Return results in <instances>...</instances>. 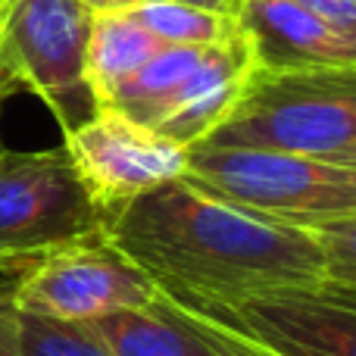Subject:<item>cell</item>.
Listing matches in <instances>:
<instances>
[{"label":"cell","instance_id":"3957f363","mask_svg":"<svg viewBox=\"0 0 356 356\" xmlns=\"http://www.w3.org/2000/svg\"><path fill=\"white\" fill-rule=\"evenodd\" d=\"M184 181L238 209L291 228L356 216V169L259 147H188Z\"/></svg>","mask_w":356,"mask_h":356},{"label":"cell","instance_id":"603a6c76","mask_svg":"<svg viewBox=\"0 0 356 356\" xmlns=\"http://www.w3.org/2000/svg\"><path fill=\"white\" fill-rule=\"evenodd\" d=\"M0 81H3V79H0ZM3 85H6V81H3ZM6 88H10V85H6ZM10 91H13V88H10Z\"/></svg>","mask_w":356,"mask_h":356},{"label":"cell","instance_id":"8992f818","mask_svg":"<svg viewBox=\"0 0 356 356\" xmlns=\"http://www.w3.org/2000/svg\"><path fill=\"white\" fill-rule=\"evenodd\" d=\"M91 19L81 0H10L0 10V79L13 94H38L63 135L97 113L85 72Z\"/></svg>","mask_w":356,"mask_h":356},{"label":"cell","instance_id":"7a4b0ae2","mask_svg":"<svg viewBox=\"0 0 356 356\" xmlns=\"http://www.w3.org/2000/svg\"><path fill=\"white\" fill-rule=\"evenodd\" d=\"M194 147H259L334 160L356 147V66L247 75L232 113Z\"/></svg>","mask_w":356,"mask_h":356},{"label":"cell","instance_id":"ba28073f","mask_svg":"<svg viewBox=\"0 0 356 356\" xmlns=\"http://www.w3.org/2000/svg\"><path fill=\"white\" fill-rule=\"evenodd\" d=\"M63 147L104 219L138 194L188 172V147L116 110H97L63 135Z\"/></svg>","mask_w":356,"mask_h":356},{"label":"cell","instance_id":"e0dca14e","mask_svg":"<svg viewBox=\"0 0 356 356\" xmlns=\"http://www.w3.org/2000/svg\"><path fill=\"white\" fill-rule=\"evenodd\" d=\"M19 307L13 297V282L0 284V356H22L19 353Z\"/></svg>","mask_w":356,"mask_h":356},{"label":"cell","instance_id":"8fae6325","mask_svg":"<svg viewBox=\"0 0 356 356\" xmlns=\"http://www.w3.org/2000/svg\"><path fill=\"white\" fill-rule=\"evenodd\" d=\"M238 22L253 47L257 69L294 72L356 66V50L332 35L300 0H244Z\"/></svg>","mask_w":356,"mask_h":356},{"label":"cell","instance_id":"30bf717a","mask_svg":"<svg viewBox=\"0 0 356 356\" xmlns=\"http://www.w3.org/2000/svg\"><path fill=\"white\" fill-rule=\"evenodd\" d=\"M88 325L113 356H269L222 322L169 300L163 291L144 307L106 313Z\"/></svg>","mask_w":356,"mask_h":356},{"label":"cell","instance_id":"44dd1931","mask_svg":"<svg viewBox=\"0 0 356 356\" xmlns=\"http://www.w3.org/2000/svg\"><path fill=\"white\" fill-rule=\"evenodd\" d=\"M6 97H13V91L3 85V81H0V113H3V100H6ZM0 147H3V138H0Z\"/></svg>","mask_w":356,"mask_h":356},{"label":"cell","instance_id":"4fadbf2b","mask_svg":"<svg viewBox=\"0 0 356 356\" xmlns=\"http://www.w3.org/2000/svg\"><path fill=\"white\" fill-rule=\"evenodd\" d=\"M131 16L160 44H172V47H207V44L225 41L241 29V22L234 19H222L194 6L172 3V0H154L147 6L131 10Z\"/></svg>","mask_w":356,"mask_h":356},{"label":"cell","instance_id":"d6986e66","mask_svg":"<svg viewBox=\"0 0 356 356\" xmlns=\"http://www.w3.org/2000/svg\"><path fill=\"white\" fill-rule=\"evenodd\" d=\"M91 13H131L138 6H147L154 0H81Z\"/></svg>","mask_w":356,"mask_h":356},{"label":"cell","instance_id":"52a82bcc","mask_svg":"<svg viewBox=\"0 0 356 356\" xmlns=\"http://www.w3.org/2000/svg\"><path fill=\"white\" fill-rule=\"evenodd\" d=\"M156 294L160 288L104 238L56 250L13 278L19 309L66 322L144 307Z\"/></svg>","mask_w":356,"mask_h":356},{"label":"cell","instance_id":"ac0fdd59","mask_svg":"<svg viewBox=\"0 0 356 356\" xmlns=\"http://www.w3.org/2000/svg\"><path fill=\"white\" fill-rule=\"evenodd\" d=\"M172 3H184V6H194V10L203 13H213V16L222 19H241V10H244V0H172Z\"/></svg>","mask_w":356,"mask_h":356},{"label":"cell","instance_id":"277c9868","mask_svg":"<svg viewBox=\"0 0 356 356\" xmlns=\"http://www.w3.org/2000/svg\"><path fill=\"white\" fill-rule=\"evenodd\" d=\"M253 66L244 29L207 47L163 44L100 110H116L181 147H194L232 113Z\"/></svg>","mask_w":356,"mask_h":356},{"label":"cell","instance_id":"9c48e42d","mask_svg":"<svg viewBox=\"0 0 356 356\" xmlns=\"http://www.w3.org/2000/svg\"><path fill=\"white\" fill-rule=\"evenodd\" d=\"M269 356H356V291L284 288L203 313Z\"/></svg>","mask_w":356,"mask_h":356},{"label":"cell","instance_id":"2e32d148","mask_svg":"<svg viewBox=\"0 0 356 356\" xmlns=\"http://www.w3.org/2000/svg\"><path fill=\"white\" fill-rule=\"evenodd\" d=\"M332 35L356 50V0H300Z\"/></svg>","mask_w":356,"mask_h":356},{"label":"cell","instance_id":"5bb4252c","mask_svg":"<svg viewBox=\"0 0 356 356\" xmlns=\"http://www.w3.org/2000/svg\"><path fill=\"white\" fill-rule=\"evenodd\" d=\"M19 353L22 356H113L88 322H66L19 309Z\"/></svg>","mask_w":356,"mask_h":356},{"label":"cell","instance_id":"5b68a950","mask_svg":"<svg viewBox=\"0 0 356 356\" xmlns=\"http://www.w3.org/2000/svg\"><path fill=\"white\" fill-rule=\"evenodd\" d=\"M104 238L94 207L66 147H0V275H19L38 259L81 241Z\"/></svg>","mask_w":356,"mask_h":356},{"label":"cell","instance_id":"6da1fadb","mask_svg":"<svg viewBox=\"0 0 356 356\" xmlns=\"http://www.w3.org/2000/svg\"><path fill=\"white\" fill-rule=\"evenodd\" d=\"M104 241L169 300L197 313L284 288H319L316 238L203 194L184 178L138 194L104 219Z\"/></svg>","mask_w":356,"mask_h":356},{"label":"cell","instance_id":"7402d4cb","mask_svg":"<svg viewBox=\"0 0 356 356\" xmlns=\"http://www.w3.org/2000/svg\"><path fill=\"white\" fill-rule=\"evenodd\" d=\"M6 3H10V0H0V10H3V6H6Z\"/></svg>","mask_w":356,"mask_h":356},{"label":"cell","instance_id":"ffe728a7","mask_svg":"<svg viewBox=\"0 0 356 356\" xmlns=\"http://www.w3.org/2000/svg\"><path fill=\"white\" fill-rule=\"evenodd\" d=\"M332 163H341V166H350V169H356V147L344 150V154H338Z\"/></svg>","mask_w":356,"mask_h":356},{"label":"cell","instance_id":"9a60e30c","mask_svg":"<svg viewBox=\"0 0 356 356\" xmlns=\"http://www.w3.org/2000/svg\"><path fill=\"white\" fill-rule=\"evenodd\" d=\"M322 250L325 282L356 291V216L309 228Z\"/></svg>","mask_w":356,"mask_h":356},{"label":"cell","instance_id":"7c38bea8","mask_svg":"<svg viewBox=\"0 0 356 356\" xmlns=\"http://www.w3.org/2000/svg\"><path fill=\"white\" fill-rule=\"evenodd\" d=\"M163 44L131 13H94L88 35L85 72L97 110L119 85L131 79Z\"/></svg>","mask_w":356,"mask_h":356}]
</instances>
